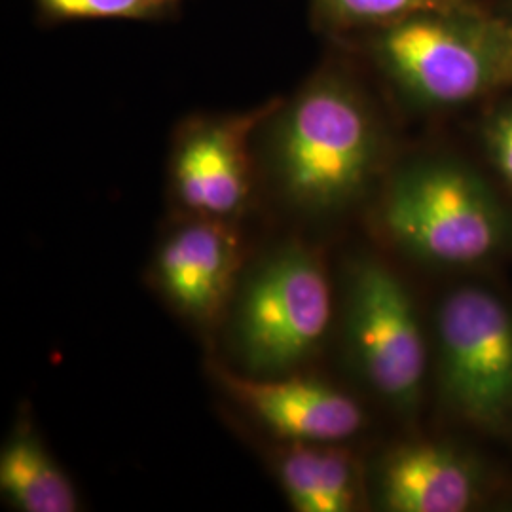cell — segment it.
<instances>
[{
    "label": "cell",
    "instance_id": "obj_1",
    "mask_svg": "<svg viewBox=\"0 0 512 512\" xmlns=\"http://www.w3.org/2000/svg\"><path fill=\"white\" fill-rule=\"evenodd\" d=\"M268 165L281 192L308 211L355 200L384 156L382 126L342 67L325 65L268 114Z\"/></svg>",
    "mask_w": 512,
    "mask_h": 512
},
{
    "label": "cell",
    "instance_id": "obj_2",
    "mask_svg": "<svg viewBox=\"0 0 512 512\" xmlns=\"http://www.w3.org/2000/svg\"><path fill=\"white\" fill-rule=\"evenodd\" d=\"M351 40L420 109H456L512 88V29L482 4L418 12Z\"/></svg>",
    "mask_w": 512,
    "mask_h": 512
},
{
    "label": "cell",
    "instance_id": "obj_3",
    "mask_svg": "<svg viewBox=\"0 0 512 512\" xmlns=\"http://www.w3.org/2000/svg\"><path fill=\"white\" fill-rule=\"evenodd\" d=\"M385 228L421 260L467 268L497 255L511 224L492 188L450 158H423L395 173L385 194Z\"/></svg>",
    "mask_w": 512,
    "mask_h": 512
},
{
    "label": "cell",
    "instance_id": "obj_4",
    "mask_svg": "<svg viewBox=\"0 0 512 512\" xmlns=\"http://www.w3.org/2000/svg\"><path fill=\"white\" fill-rule=\"evenodd\" d=\"M440 391L454 412L492 433L512 425V311L482 287H459L437 313Z\"/></svg>",
    "mask_w": 512,
    "mask_h": 512
},
{
    "label": "cell",
    "instance_id": "obj_5",
    "mask_svg": "<svg viewBox=\"0 0 512 512\" xmlns=\"http://www.w3.org/2000/svg\"><path fill=\"white\" fill-rule=\"evenodd\" d=\"M332 294L315 256L291 247L247 285L238 313V346L253 374H277L310 357L329 329Z\"/></svg>",
    "mask_w": 512,
    "mask_h": 512
},
{
    "label": "cell",
    "instance_id": "obj_6",
    "mask_svg": "<svg viewBox=\"0 0 512 512\" xmlns=\"http://www.w3.org/2000/svg\"><path fill=\"white\" fill-rule=\"evenodd\" d=\"M348 338L374 391L401 412L414 410L427 370L420 319L401 279L376 260L349 272Z\"/></svg>",
    "mask_w": 512,
    "mask_h": 512
},
{
    "label": "cell",
    "instance_id": "obj_7",
    "mask_svg": "<svg viewBox=\"0 0 512 512\" xmlns=\"http://www.w3.org/2000/svg\"><path fill=\"white\" fill-rule=\"evenodd\" d=\"M277 99L245 114L190 120L173 150V186L205 219L238 213L251 192V139Z\"/></svg>",
    "mask_w": 512,
    "mask_h": 512
},
{
    "label": "cell",
    "instance_id": "obj_8",
    "mask_svg": "<svg viewBox=\"0 0 512 512\" xmlns=\"http://www.w3.org/2000/svg\"><path fill=\"white\" fill-rule=\"evenodd\" d=\"M220 380L234 399L283 439L334 444L353 437L363 427L359 404L311 378L256 380L222 372Z\"/></svg>",
    "mask_w": 512,
    "mask_h": 512
},
{
    "label": "cell",
    "instance_id": "obj_9",
    "mask_svg": "<svg viewBox=\"0 0 512 512\" xmlns=\"http://www.w3.org/2000/svg\"><path fill=\"white\" fill-rule=\"evenodd\" d=\"M238 260V238L220 219L194 222L165 241L158 256L160 285L186 315L211 321L230 293Z\"/></svg>",
    "mask_w": 512,
    "mask_h": 512
},
{
    "label": "cell",
    "instance_id": "obj_10",
    "mask_svg": "<svg viewBox=\"0 0 512 512\" xmlns=\"http://www.w3.org/2000/svg\"><path fill=\"white\" fill-rule=\"evenodd\" d=\"M478 490L473 461L437 442L399 446L380 469V497L387 511L465 512L475 505Z\"/></svg>",
    "mask_w": 512,
    "mask_h": 512
},
{
    "label": "cell",
    "instance_id": "obj_11",
    "mask_svg": "<svg viewBox=\"0 0 512 512\" xmlns=\"http://www.w3.org/2000/svg\"><path fill=\"white\" fill-rule=\"evenodd\" d=\"M279 476L294 511L348 512L355 507V467L346 450L293 442L281 458Z\"/></svg>",
    "mask_w": 512,
    "mask_h": 512
},
{
    "label": "cell",
    "instance_id": "obj_12",
    "mask_svg": "<svg viewBox=\"0 0 512 512\" xmlns=\"http://www.w3.org/2000/svg\"><path fill=\"white\" fill-rule=\"evenodd\" d=\"M0 490L25 512H74L78 499L71 480L37 439L19 435L0 456Z\"/></svg>",
    "mask_w": 512,
    "mask_h": 512
},
{
    "label": "cell",
    "instance_id": "obj_13",
    "mask_svg": "<svg viewBox=\"0 0 512 512\" xmlns=\"http://www.w3.org/2000/svg\"><path fill=\"white\" fill-rule=\"evenodd\" d=\"M311 18L319 31L342 40L361 37L427 10L475 8L478 0H310Z\"/></svg>",
    "mask_w": 512,
    "mask_h": 512
},
{
    "label": "cell",
    "instance_id": "obj_14",
    "mask_svg": "<svg viewBox=\"0 0 512 512\" xmlns=\"http://www.w3.org/2000/svg\"><path fill=\"white\" fill-rule=\"evenodd\" d=\"M186 0H35L38 12L52 21H162L175 18Z\"/></svg>",
    "mask_w": 512,
    "mask_h": 512
},
{
    "label": "cell",
    "instance_id": "obj_15",
    "mask_svg": "<svg viewBox=\"0 0 512 512\" xmlns=\"http://www.w3.org/2000/svg\"><path fill=\"white\" fill-rule=\"evenodd\" d=\"M484 147L499 177L512 188V99L488 116Z\"/></svg>",
    "mask_w": 512,
    "mask_h": 512
},
{
    "label": "cell",
    "instance_id": "obj_16",
    "mask_svg": "<svg viewBox=\"0 0 512 512\" xmlns=\"http://www.w3.org/2000/svg\"><path fill=\"white\" fill-rule=\"evenodd\" d=\"M512 29V0H503V6L499 12H495Z\"/></svg>",
    "mask_w": 512,
    "mask_h": 512
}]
</instances>
